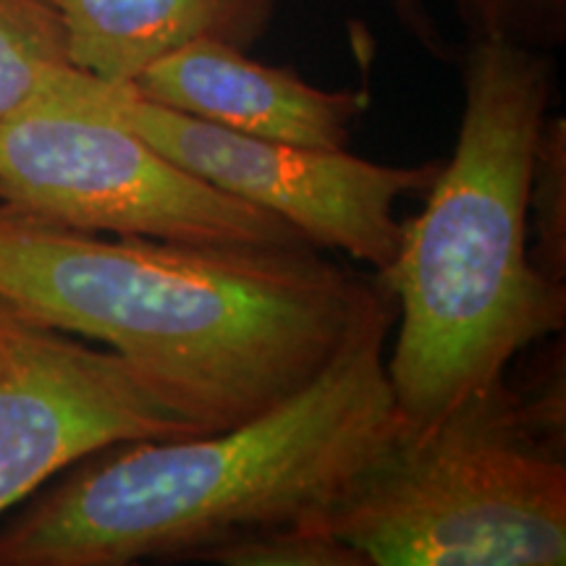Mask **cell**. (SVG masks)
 I'll return each mask as SVG.
<instances>
[{
    "label": "cell",
    "mask_w": 566,
    "mask_h": 566,
    "mask_svg": "<svg viewBox=\"0 0 566 566\" xmlns=\"http://www.w3.org/2000/svg\"><path fill=\"white\" fill-rule=\"evenodd\" d=\"M391 296L317 247L113 242L0 200V300L108 346L200 436L271 412L394 325Z\"/></svg>",
    "instance_id": "cell-1"
},
{
    "label": "cell",
    "mask_w": 566,
    "mask_h": 566,
    "mask_svg": "<svg viewBox=\"0 0 566 566\" xmlns=\"http://www.w3.org/2000/svg\"><path fill=\"white\" fill-rule=\"evenodd\" d=\"M391 325L271 412L181 441L113 443L0 530V566H129L200 558L221 543L323 525L399 430L386 373Z\"/></svg>",
    "instance_id": "cell-2"
},
{
    "label": "cell",
    "mask_w": 566,
    "mask_h": 566,
    "mask_svg": "<svg viewBox=\"0 0 566 566\" xmlns=\"http://www.w3.org/2000/svg\"><path fill=\"white\" fill-rule=\"evenodd\" d=\"M551 84L554 66L530 45L472 38L467 48L454 158L380 275L405 313L386 363L405 428L430 424L562 328V283L527 254Z\"/></svg>",
    "instance_id": "cell-3"
},
{
    "label": "cell",
    "mask_w": 566,
    "mask_h": 566,
    "mask_svg": "<svg viewBox=\"0 0 566 566\" xmlns=\"http://www.w3.org/2000/svg\"><path fill=\"white\" fill-rule=\"evenodd\" d=\"M325 527L367 566H562L564 391L504 375L424 428L399 424Z\"/></svg>",
    "instance_id": "cell-4"
},
{
    "label": "cell",
    "mask_w": 566,
    "mask_h": 566,
    "mask_svg": "<svg viewBox=\"0 0 566 566\" xmlns=\"http://www.w3.org/2000/svg\"><path fill=\"white\" fill-rule=\"evenodd\" d=\"M0 200L80 231L208 247H313L292 223L168 160L105 108L101 80L55 66L0 124Z\"/></svg>",
    "instance_id": "cell-5"
},
{
    "label": "cell",
    "mask_w": 566,
    "mask_h": 566,
    "mask_svg": "<svg viewBox=\"0 0 566 566\" xmlns=\"http://www.w3.org/2000/svg\"><path fill=\"white\" fill-rule=\"evenodd\" d=\"M101 97L126 129L184 171L283 218L313 247L370 263L380 275L394 268L405 237L396 200L428 189L441 171V163L380 166L346 150L250 137L145 101L129 84L101 80Z\"/></svg>",
    "instance_id": "cell-6"
},
{
    "label": "cell",
    "mask_w": 566,
    "mask_h": 566,
    "mask_svg": "<svg viewBox=\"0 0 566 566\" xmlns=\"http://www.w3.org/2000/svg\"><path fill=\"white\" fill-rule=\"evenodd\" d=\"M197 436L116 352L0 300V514L105 446Z\"/></svg>",
    "instance_id": "cell-7"
},
{
    "label": "cell",
    "mask_w": 566,
    "mask_h": 566,
    "mask_svg": "<svg viewBox=\"0 0 566 566\" xmlns=\"http://www.w3.org/2000/svg\"><path fill=\"white\" fill-rule=\"evenodd\" d=\"M129 87L200 122L315 150H346L365 92L321 90L292 69L252 61L242 48L197 40L139 74Z\"/></svg>",
    "instance_id": "cell-8"
},
{
    "label": "cell",
    "mask_w": 566,
    "mask_h": 566,
    "mask_svg": "<svg viewBox=\"0 0 566 566\" xmlns=\"http://www.w3.org/2000/svg\"><path fill=\"white\" fill-rule=\"evenodd\" d=\"M59 13L71 66L132 84L197 40L247 51L271 24L275 0H45Z\"/></svg>",
    "instance_id": "cell-9"
},
{
    "label": "cell",
    "mask_w": 566,
    "mask_h": 566,
    "mask_svg": "<svg viewBox=\"0 0 566 566\" xmlns=\"http://www.w3.org/2000/svg\"><path fill=\"white\" fill-rule=\"evenodd\" d=\"M66 63V34L45 0H0V124L30 101L48 71Z\"/></svg>",
    "instance_id": "cell-10"
},
{
    "label": "cell",
    "mask_w": 566,
    "mask_h": 566,
    "mask_svg": "<svg viewBox=\"0 0 566 566\" xmlns=\"http://www.w3.org/2000/svg\"><path fill=\"white\" fill-rule=\"evenodd\" d=\"M200 562L223 566H367V558L323 525L263 530L221 543Z\"/></svg>",
    "instance_id": "cell-11"
},
{
    "label": "cell",
    "mask_w": 566,
    "mask_h": 566,
    "mask_svg": "<svg viewBox=\"0 0 566 566\" xmlns=\"http://www.w3.org/2000/svg\"><path fill=\"white\" fill-rule=\"evenodd\" d=\"M566 0H459L472 38H504L530 45L554 42L564 30Z\"/></svg>",
    "instance_id": "cell-12"
},
{
    "label": "cell",
    "mask_w": 566,
    "mask_h": 566,
    "mask_svg": "<svg viewBox=\"0 0 566 566\" xmlns=\"http://www.w3.org/2000/svg\"><path fill=\"white\" fill-rule=\"evenodd\" d=\"M394 3H396V9H399L401 19H405L407 30L417 34V38H420L424 45L430 48V51H438V48H441V42H438V32H436L433 21H430L428 13H424L420 0H394Z\"/></svg>",
    "instance_id": "cell-13"
}]
</instances>
